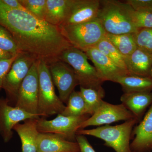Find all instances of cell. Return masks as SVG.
I'll list each match as a JSON object with an SVG mask.
<instances>
[{
	"instance_id": "cell-18",
	"label": "cell",
	"mask_w": 152,
	"mask_h": 152,
	"mask_svg": "<svg viewBox=\"0 0 152 152\" xmlns=\"http://www.w3.org/2000/svg\"><path fill=\"white\" fill-rule=\"evenodd\" d=\"M38 119H29L14 126L13 130L18 133L21 142L22 152H37L40 133L37 126Z\"/></svg>"
},
{
	"instance_id": "cell-33",
	"label": "cell",
	"mask_w": 152,
	"mask_h": 152,
	"mask_svg": "<svg viewBox=\"0 0 152 152\" xmlns=\"http://www.w3.org/2000/svg\"><path fill=\"white\" fill-rule=\"evenodd\" d=\"M1 1L10 8L15 10H26L20 2L19 0H1Z\"/></svg>"
},
{
	"instance_id": "cell-15",
	"label": "cell",
	"mask_w": 152,
	"mask_h": 152,
	"mask_svg": "<svg viewBox=\"0 0 152 152\" xmlns=\"http://www.w3.org/2000/svg\"><path fill=\"white\" fill-rule=\"evenodd\" d=\"M130 143L133 152L152 151V105L138 125L134 127Z\"/></svg>"
},
{
	"instance_id": "cell-1",
	"label": "cell",
	"mask_w": 152,
	"mask_h": 152,
	"mask_svg": "<svg viewBox=\"0 0 152 152\" xmlns=\"http://www.w3.org/2000/svg\"><path fill=\"white\" fill-rule=\"evenodd\" d=\"M0 25L10 33L21 52L42 60L48 65L60 60L63 52L72 46L58 27L26 10L10 8L1 0Z\"/></svg>"
},
{
	"instance_id": "cell-26",
	"label": "cell",
	"mask_w": 152,
	"mask_h": 152,
	"mask_svg": "<svg viewBox=\"0 0 152 152\" xmlns=\"http://www.w3.org/2000/svg\"><path fill=\"white\" fill-rule=\"evenodd\" d=\"M125 8L132 24L136 28H152V13L140 12L124 2Z\"/></svg>"
},
{
	"instance_id": "cell-14",
	"label": "cell",
	"mask_w": 152,
	"mask_h": 152,
	"mask_svg": "<svg viewBox=\"0 0 152 152\" xmlns=\"http://www.w3.org/2000/svg\"><path fill=\"white\" fill-rule=\"evenodd\" d=\"M85 53L94 65L99 75L104 82L106 81L113 82L119 77L131 75L129 71L117 65L96 47L88 49Z\"/></svg>"
},
{
	"instance_id": "cell-3",
	"label": "cell",
	"mask_w": 152,
	"mask_h": 152,
	"mask_svg": "<svg viewBox=\"0 0 152 152\" xmlns=\"http://www.w3.org/2000/svg\"><path fill=\"white\" fill-rule=\"evenodd\" d=\"M59 59L73 69L80 87L105 93L102 87L104 82L95 67L89 63L88 58L84 52L71 46L63 52Z\"/></svg>"
},
{
	"instance_id": "cell-19",
	"label": "cell",
	"mask_w": 152,
	"mask_h": 152,
	"mask_svg": "<svg viewBox=\"0 0 152 152\" xmlns=\"http://www.w3.org/2000/svg\"><path fill=\"white\" fill-rule=\"evenodd\" d=\"M122 104L139 121L147 108L152 103L151 92L124 93L121 97Z\"/></svg>"
},
{
	"instance_id": "cell-16",
	"label": "cell",
	"mask_w": 152,
	"mask_h": 152,
	"mask_svg": "<svg viewBox=\"0 0 152 152\" xmlns=\"http://www.w3.org/2000/svg\"><path fill=\"white\" fill-rule=\"evenodd\" d=\"M37 152H80L77 142L67 140L53 133H40L38 136Z\"/></svg>"
},
{
	"instance_id": "cell-24",
	"label": "cell",
	"mask_w": 152,
	"mask_h": 152,
	"mask_svg": "<svg viewBox=\"0 0 152 152\" xmlns=\"http://www.w3.org/2000/svg\"><path fill=\"white\" fill-rule=\"evenodd\" d=\"M62 115L65 116L77 117L86 114L85 101L80 91H74L68 99Z\"/></svg>"
},
{
	"instance_id": "cell-17",
	"label": "cell",
	"mask_w": 152,
	"mask_h": 152,
	"mask_svg": "<svg viewBox=\"0 0 152 152\" xmlns=\"http://www.w3.org/2000/svg\"><path fill=\"white\" fill-rule=\"evenodd\" d=\"M124 59L127 69L131 75L151 77L152 55L137 48Z\"/></svg>"
},
{
	"instance_id": "cell-31",
	"label": "cell",
	"mask_w": 152,
	"mask_h": 152,
	"mask_svg": "<svg viewBox=\"0 0 152 152\" xmlns=\"http://www.w3.org/2000/svg\"><path fill=\"white\" fill-rule=\"evenodd\" d=\"M18 55L14 56L12 58L9 59L0 61V90L2 89L3 83L4 79L10 69L11 66L16 58Z\"/></svg>"
},
{
	"instance_id": "cell-35",
	"label": "cell",
	"mask_w": 152,
	"mask_h": 152,
	"mask_svg": "<svg viewBox=\"0 0 152 152\" xmlns=\"http://www.w3.org/2000/svg\"><path fill=\"white\" fill-rule=\"evenodd\" d=\"M151 78L152 79V67L151 69Z\"/></svg>"
},
{
	"instance_id": "cell-11",
	"label": "cell",
	"mask_w": 152,
	"mask_h": 152,
	"mask_svg": "<svg viewBox=\"0 0 152 152\" xmlns=\"http://www.w3.org/2000/svg\"><path fill=\"white\" fill-rule=\"evenodd\" d=\"M135 118L122 104L115 105L104 101L95 113L82 124L79 129L90 126L108 125L121 121H126Z\"/></svg>"
},
{
	"instance_id": "cell-21",
	"label": "cell",
	"mask_w": 152,
	"mask_h": 152,
	"mask_svg": "<svg viewBox=\"0 0 152 152\" xmlns=\"http://www.w3.org/2000/svg\"><path fill=\"white\" fill-rule=\"evenodd\" d=\"M113 82L121 85L124 93L152 91V79L151 77L127 75L117 78Z\"/></svg>"
},
{
	"instance_id": "cell-10",
	"label": "cell",
	"mask_w": 152,
	"mask_h": 152,
	"mask_svg": "<svg viewBox=\"0 0 152 152\" xmlns=\"http://www.w3.org/2000/svg\"><path fill=\"white\" fill-rule=\"evenodd\" d=\"M48 66L54 84L59 93V98L67 103L69 97L79 85L73 69L68 64L61 60H58Z\"/></svg>"
},
{
	"instance_id": "cell-4",
	"label": "cell",
	"mask_w": 152,
	"mask_h": 152,
	"mask_svg": "<svg viewBox=\"0 0 152 152\" xmlns=\"http://www.w3.org/2000/svg\"><path fill=\"white\" fill-rule=\"evenodd\" d=\"M97 18L108 34L135 33L138 30L134 26L128 16L124 2L120 1H100Z\"/></svg>"
},
{
	"instance_id": "cell-13",
	"label": "cell",
	"mask_w": 152,
	"mask_h": 152,
	"mask_svg": "<svg viewBox=\"0 0 152 152\" xmlns=\"http://www.w3.org/2000/svg\"><path fill=\"white\" fill-rule=\"evenodd\" d=\"M100 6L99 0H71L66 16L59 26L80 24L97 19Z\"/></svg>"
},
{
	"instance_id": "cell-9",
	"label": "cell",
	"mask_w": 152,
	"mask_h": 152,
	"mask_svg": "<svg viewBox=\"0 0 152 152\" xmlns=\"http://www.w3.org/2000/svg\"><path fill=\"white\" fill-rule=\"evenodd\" d=\"M37 61L33 64L21 85L15 106L29 113L39 116L38 114L39 81Z\"/></svg>"
},
{
	"instance_id": "cell-5",
	"label": "cell",
	"mask_w": 152,
	"mask_h": 152,
	"mask_svg": "<svg viewBox=\"0 0 152 152\" xmlns=\"http://www.w3.org/2000/svg\"><path fill=\"white\" fill-rule=\"evenodd\" d=\"M37 63L39 81L38 114L44 118L61 114L66 106L56 94L48 66L42 60H38Z\"/></svg>"
},
{
	"instance_id": "cell-29",
	"label": "cell",
	"mask_w": 152,
	"mask_h": 152,
	"mask_svg": "<svg viewBox=\"0 0 152 152\" xmlns=\"http://www.w3.org/2000/svg\"><path fill=\"white\" fill-rule=\"evenodd\" d=\"M0 48L16 56L21 53L12 36L0 25Z\"/></svg>"
},
{
	"instance_id": "cell-6",
	"label": "cell",
	"mask_w": 152,
	"mask_h": 152,
	"mask_svg": "<svg viewBox=\"0 0 152 152\" xmlns=\"http://www.w3.org/2000/svg\"><path fill=\"white\" fill-rule=\"evenodd\" d=\"M58 28L73 47L84 53L95 47L107 34L98 18L83 23Z\"/></svg>"
},
{
	"instance_id": "cell-7",
	"label": "cell",
	"mask_w": 152,
	"mask_h": 152,
	"mask_svg": "<svg viewBox=\"0 0 152 152\" xmlns=\"http://www.w3.org/2000/svg\"><path fill=\"white\" fill-rule=\"evenodd\" d=\"M37 60L32 55L21 52L14 61L2 85V89L7 96L6 99L10 105L15 106L21 85L33 64Z\"/></svg>"
},
{
	"instance_id": "cell-23",
	"label": "cell",
	"mask_w": 152,
	"mask_h": 152,
	"mask_svg": "<svg viewBox=\"0 0 152 152\" xmlns=\"http://www.w3.org/2000/svg\"><path fill=\"white\" fill-rule=\"evenodd\" d=\"M80 92L85 101L86 114L92 116L96 111L103 102V98L105 93L91 88L80 87Z\"/></svg>"
},
{
	"instance_id": "cell-30",
	"label": "cell",
	"mask_w": 152,
	"mask_h": 152,
	"mask_svg": "<svg viewBox=\"0 0 152 152\" xmlns=\"http://www.w3.org/2000/svg\"><path fill=\"white\" fill-rule=\"evenodd\" d=\"M125 2L135 10L152 13V0H127Z\"/></svg>"
},
{
	"instance_id": "cell-12",
	"label": "cell",
	"mask_w": 152,
	"mask_h": 152,
	"mask_svg": "<svg viewBox=\"0 0 152 152\" xmlns=\"http://www.w3.org/2000/svg\"><path fill=\"white\" fill-rule=\"evenodd\" d=\"M39 118V116L10 105L6 99L0 98V135L6 142L12 137V130L17 124L29 119Z\"/></svg>"
},
{
	"instance_id": "cell-32",
	"label": "cell",
	"mask_w": 152,
	"mask_h": 152,
	"mask_svg": "<svg viewBox=\"0 0 152 152\" xmlns=\"http://www.w3.org/2000/svg\"><path fill=\"white\" fill-rule=\"evenodd\" d=\"M76 139L80 152H96L84 135H77Z\"/></svg>"
},
{
	"instance_id": "cell-22",
	"label": "cell",
	"mask_w": 152,
	"mask_h": 152,
	"mask_svg": "<svg viewBox=\"0 0 152 152\" xmlns=\"http://www.w3.org/2000/svg\"><path fill=\"white\" fill-rule=\"evenodd\" d=\"M134 34H112L107 33L105 37L125 58L131 55L137 48Z\"/></svg>"
},
{
	"instance_id": "cell-20",
	"label": "cell",
	"mask_w": 152,
	"mask_h": 152,
	"mask_svg": "<svg viewBox=\"0 0 152 152\" xmlns=\"http://www.w3.org/2000/svg\"><path fill=\"white\" fill-rule=\"evenodd\" d=\"M70 1L71 0H46L45 20L59 26L66 18Z\"/></svg>"
},
{
	"instance_id": "cell-25",
	"label": "cell",
	"mask_w": 152,
	"mask_h": 152,
	"mask_svg": "<svg viewBox=\"0 0 152 152\" xmlns=\"http://www.w3.org/2000/svg\"><path fill=\"white\" fill-rule=\"evenodd\" d=\"M96 47L103 54L112 60L120 67L127 70L124 57L116 48L112 43L105 37L96 46Z\"/></svg>"
},
{
	"instance_id": "cell-2",
	"label": "cell",
	"mask_w": 152,
	"mask_h": 152,
	"mask_svg": "<svg viewBox=\"0 0 152 152\" xmlns=\"http://www.w3.org/2000/svg\"><path fill=\"white\" fill-rule=\"evenodd\" d=\"M139 121L135 118L116 126L107 125L91 129H79L76 134L100 139L104 142L105 146L112 148L115 152H133L130 140L133 129Z\"/></svg>"
},
{
	"instance_id": "cell-34",
	"label": "cell",
	"mask_w": 152,
	"mask_h": 152,
	"mask_svg": "<svg viewBox=\"0 0 152 152\" xmlns=\"http://www.w3.org/2000/svg\"><path fill=\"white\" fill-rule=\"evenodd\" d=\"M14 55L0 48V61L9 59L14 56Z\"/></svg>"
},
{
	"instance_id": "cell-27",
	"label": "cell",
	"mask_w": 152,
	"mask_h": 152,
	"mask_svg": "<svg viewBox=\"0 0 152 152\" xmlns=\"http://www.w3.org/2000/svg\"><path fill=\"white\" fill-rule=\"evenodd\" d=\"M28 12L38 18L45 20L46 0H19Z\"/></svg>"
},
{
	"instance_id": "cell-8",
	"label": "cell",
	"mask_w": 152,
	"mask_h": 152,
	"mask_svg": "<svg viewBox=\"0 0 152 152\" xmlns=\"http://www.w3.org/2000/svg\"><path fill=\"white\" fill-rule=\"evenodd\" d=\"M90 117L89 115L65 116L60 114L50 120L40 118L37 123L38 130L39 133L57 134L69 141L76 142L77 131L82 124Z\"/></svg>"
},
{
	"instance_id": "cell-28",
	"label": "cell",
	"mask_w": 152,
	"mask_h": 152,
	"mask_svg": "<svg viewBox=\"0 0 152 152\" xmlns=\"http://www.w3.org/2000/svg\"><path fill=\"white\" fill-rule=\"evenodd\" d=\"M134 34L137 48L152 55V28L139 29Z\"/></svg>"
}]
</instances>
